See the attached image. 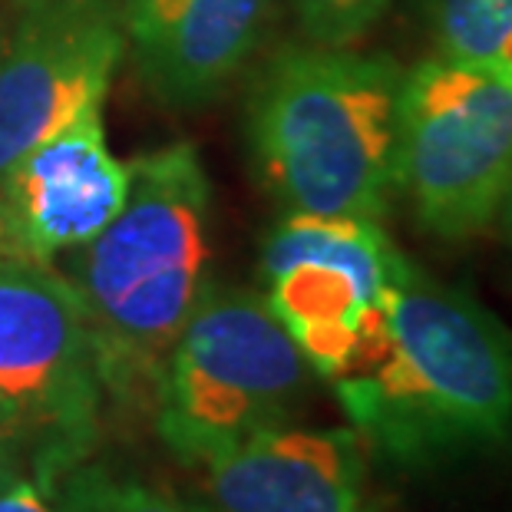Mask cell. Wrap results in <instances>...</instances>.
<instances>
[{
	"label": "cell",
	"instance_id": "obj_1",
	"mask_svg": "<svg viewBox=\"0 0 512 512\" xmlns=\"http://www.w3.org/2000/svg\"><path fill=\"white\" fill-rule=\"evenodd\" d=\"M331 387L367 453L397 470L430 473L512 450V331L407 255Z\"/></svg>",
	"mask_w": 512,
	"mask_h": 512
},
{
	"label": "cell",
	"instance_id": "obj_2",
	"mask_svg": "<svg viewBox=\"0 0 512 512\" xmlns=\"http://www.w3.org/2000/svg\"><path fill=\"white\" fill-rule=\"evenodd\" d=\"M212 182L192 143L129 162V195L93 242L70 252L106 400L156 413L162 374L209 288Z\"/></svg>",
	"mask_w": 512,
	"mask_h": 512
},
{
	"label": "cell",
	"instance_id": "obj_3",
	"mask_svg": "<svg viewBox=\"0 0 512 512\" xmlns=\"http://www.w3.org/2000/svg\"><path fill=\"white\" fill-rule=\"evenodd\" d=\"M400 83L403 67L384 53L311 40L265 63L248 139L285 212L384 222L397 199Z\"/></svg>",
	"mask_w": 512,
	"mask_h": 512
},
{
	"label": "cell",
	"instance_id": "obj_4",
	"mask_svg": "<svg viewBox=\"0 0 512 512\" xmlns=\"http://www.w3.org/2000/svg\"><path fill=\"white\" fill-rule=\"evenodd\" d=\"M311 367L261 294L209 285L162 374L156 430L185 466H202L304 410Z\"/></svg>",
	"mask_w": 512,
	"mask_h": 512
},
{
	"label": "cell",
	"instance_id": "obj_5",
	"mask_svg": "<svg viewBox=\"0 0 512 512\" xmlns=\"http://www.w3.org/2000/svg\"><path fill=\"white\" fill-rule=\"evenodd\" d=\"M512 182V70L427 57L403 70L397 199L423 235L463 245L493 228Z\"/></svg>",
	"mask_w": 512,
	"mask_h": 512
},
{
	"label": "cell",
	"instance_id": "obj_6",
	"mask_svg": "<svg viewBox=\"0 0 512 512\" xmlns=\"http://www.w3.org/2000/svg\"><path fill=\"white\" fill-rule=\"evenodd\" d=\"M103 380L83 301L67 271L0 265V440L30 450L43 489L100 440Z\"/></svg>",
	"mask_w": 512,
	"mask_h": 512
},
{
	"label": "cell",
	"instance_id": "obj_7",
	"mask_svg": "<svg viewBox=\"0 0 512 512\" xmlns=\"http://www.w3.org/2000/svg\"><path fill=\"white\" fill-rule=\"evenodd\" d=\"M400 255L374 219L288 212L275 225L261 252L265 301L314 377L331 384L354 361Z\"/></svg>",
	"mask_w": 512,
	"mask_h": 512
},
{
	"label": "cell",
	"instance_id": "obj_8",
	"mask_svg": "<svg viewBox=\"0 0 512 512\" xmlns=\"http://www.w3.org/2000/svg\"><path fill=\"white\" fill-rule=\"evenodd\" d=\"M123 53V0H27L0 57V172L103 110Z\"/></svg>",
	"mask_w": 512,
	"mask_h": 512
},
{
	"label": "cell",
	"instance_id": "obj_9",
	"mask_svg": "<svg viewBox=\"0 0 512 512\" xmlns=\"http://www.w3.org/2000/svg\"><path fill=\"white\" fill-rule=\"evenodd\" d=\"M129 166L106 143L103 110H86L0 172V265H53L110 225Z\"/></svg>",
	"mask_w": 512,
	"mask_h": 512
},
{
	"label": "cell",
	"instance_id": "obj_10",
	"mask_svg": "<svg viewBox=\"0 0 512 512\" xmlns=\"http://www.w3.org/2000/svg\"><path fill=\"white\" fill-rule=\"evenodd\" d=\"M278 0H123L126 50L169 110H202L252 63Z\"/></svg>",
	"mask_w": 512,
	"mask_h": 512
},
{
	"label": "cell",
	"instance_id": "obj_11",
	"mask_svg": "<svg viewBox=\"0 0 512 512\" xmlns=\"http://www.w3.org/2000/svg\"><path fill=\"white\" fill-rule=\"evenodd\" d=\"M202 470L219 512H367V446L351 427H268Z\"/></svg>",
	"mask_w": 512,
	"mask_h": 512
},
{
	"label": "cell",
	"instance_id": "obj_12",
	"mask_svg": "<svg viewBox=\"0 0 512 512\" xmlns=\"http://www.w3.org/2000/svg\"><path fill=\"white\" fill-rule=\"evenodd\" d=\"M433 53L512 70V0H413Z\"/></svg>",
	"mask_w": 512,
	"mask_h": 512
},
{
	"label": "cell",
	"instance_id": "obj_13",
	"mask_svg": "<svg viewBox=\"0 0 512 512\" xmlns=\"http://www.w3.org/2000/svg\"><path fill=\"white\" fill-rule=\"evenodd\" d=\"M63 479H67L63 499L70 512H189L159 489L136 483V479H116L103 470L76 466Z\"/></svg>",
	"mask_w": 512,
	"mask_h": 512
},
{
	"label": "cell",
	"instance_id": "obj_14",
	"mask_svg": "<svg viewBox=\"0 0 512 512\" xmlns=\"http://www.w3.org/2000/svg\"><path fill=\"white\" fill-rule=\"evenodd\" d=\"M311 43L357 47L387 14L390 0H288Z\"/></svg>",
	"mask_w": 512,
	"mask_h": 512
},
{
	"label": "cell",
	"instance_id": "obj_15",
	"mask_svg": "<svg viewBox=\"0 0 512 512\" xmlns=\"http://www.w3.org/2000/svg\"><path fill=\"white\" fill-rule=\"evenodd\" d=\"M47 489L20 476H0V512H53Z\"/></svg>",
	"mask_w": 512,
	"mask_h": 512
},
{
	"label": "cell",
	"instance_id": "obj_16",
	"mask_svg": "<svg viewBox=\"0 0 512 512\" xmlns=\"http://www.w3.org/2000/svg\"><path fill=\"white\" fill-rule=\"evenodd\" d=\"M493 228H499V235H503L506 248L512 252V182H509V189L503 195V202H499V212H496Z\"/></svg>",
	"mask_w": 512,
	"mask_h": 512
},
{
	"label": "cell",
	"instance_id": "obj_17",
	"mask_svg": "<svg viewBox=\"0 0 512 512\" xmlns=\"http://www.w3.org/2000/svg\"><path fill=\"white\" fill-rule=\"evenodd\" d=\"M4 43H7V30L0 27V57H4Z\"/></svg>",
	"mask_w": 512,
	"mask_h": 512
}]
</instances>
